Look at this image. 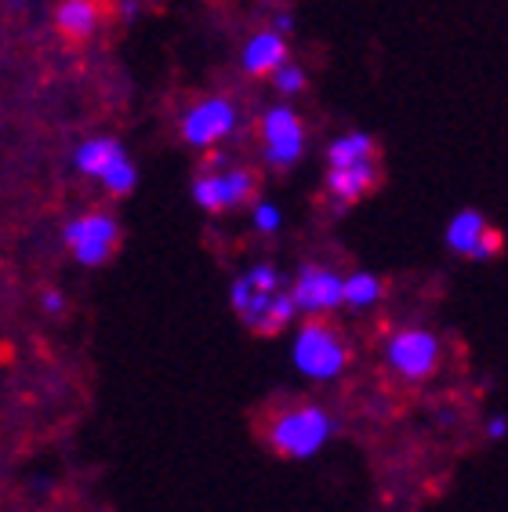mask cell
<instances>
[{"instance_id": "obj_24", "label": "cell", "mask_w": 508, "mask_h": 512, "mask_svg": "<svg viewBox=\"0 0 508 512\" xmlns=\"http://www.w3.org/2000/svg\"><path fill=\"white\" fill-rule=\"evenodd\" d=\"M273 30H280V33H284V37H287V33L294 30V19H291V15H287V11H280V15H276V19H273Z\"/></svg>"}, {"instance_id": "obj_5", "label": "cell", "mask_w": 508, "mask_h": 512, "mask_svg": "<svg viewBox=\"0 0 508 512\" xmlns=\"http://www.w3.org/2000/svg\"><path fill=\"white\" fill-rule=\"evenodd\" d=\"M262 138H265V157L273 168H291L302 160V149H305V128H302V117L294 113L287 102L280 106L265 109L262 117Z\"/></svg>"}, {"instance_id": "obj_18", "label": "cell", "mask_w": 508, "mask_h": 512, "mask_svg": "<svg viewBox=\"0 0 508 512\" xmlns=\"http://www.w3.org/2000/svg\"><path fill=\"white\" fill-rule=\"evenodd\" d=\"M98 182H102V186H106L113 197H127V193L135 189V182H138V171H135V164H131V160L120 157L117 164L106 171V175L98 178Z\"/></svg>"}, {"instance_id": "obj_17", "label": "cell", "mask_w": 508, "mask_h": 512, "mask_svg": "<svg viewBox=\"0 0 508 512\" xmlns=\"http://www.w3.org/2000/svg\"><path fill=\"white\" fill-rule=\"evenodd\" d=\"M294 313H298V302H294L291 291H276L273 306H269V316H265L262 327H258V335H280V331L294 320Z\"/></svg>"}, {"instance_id": "obj_4", "label": "cell", "mask_w": 508, "mask_h": 512, "mask_svg": "<svg viewBox=\"0 0 508 512\" xmlns=\"http://www.w3.org/2000/svg\"><path fill=\"white\" fill-rule=\"evenodd\" d=\"M236 128V106L225 95L200 99L186 117H182V142L193 149H211Z\"/></svg>"}, {"instance_id": "obj_15", "label": "cell", "mask_w": 508, "mask_h": 512, "mask_svg": "<svg viewBox=\"0 0 508 512\" xmlns=\"http://www.w3.org/2000/svg\"><path fill=\"white\" fill-rule=\"evenodd\" d=\"M55 22H59V30L66 37H91L98 26V8L95 0H62L59 11H55Z\"/></svg>"}, {"instance_id": "obj_23", "label": "cell", "mask_w": 508, "mask_h": 512, "mask_svg": "<svg viewBox=\"0 0 508 512\" xmlns=\"http://www.w3.org/2000/svg\"><path fill=\"white\" fill-rule=\"evenodd\" d=\"M120 19H124V22L138 19V0H120Z\"/></svg>"}, {"instance_id": "obj_7", "label": "cell", "mask_w": 508, "mask_h": 512, "mask_svg": "<svg viewBox=\"0 0 508 512\" xmlns=\"http://www.w3.org/2000/svg\"><path fill=\"white\" fill-rule=\"evenodd\" d=\"M291 295L302 313H309V316L331 313V309L345 306V280L323 266H302V273H298V280H294V287H291Z\"/></svg>"}, {"instance_id": "obj_25", "label": "cell", "mask_w": 508, "mask_h": 512, "mask_svg": "<svg viewBox=\"0 0 508 512\" xmlns=\"http://www.w3.org/2000/svg\"><path fill=\"white\" fill-rule=\"evenodd\" d=\"M505 418H494V422H490V436H494V440H498V436H505Z\"/></svg>"}, {"instance_id": "obj_3", "label": "cell", "mask_w": 508, "mask_h": 512, "mask_svg": "<svg viewBox=\"0 0 508 512\" xmlns=\"http://www.w3.org/2000/svg\"><path fill=\"white\" fill-rule=\"evenodd\" d=\"M117 240H120L117 218L106 215V211L80 215L66 226V247L73 251V258H77L80 266H102V262H109Z\"/></svg>"}, {"instance_id": "obj_21", "label": "cell", "mask_w": 508, "mask_h": 512, "mask_svg": "<svg viewBox=\"0 0 508 512\" xmlns=\"http://www.w3.org/2000/svg\"><path fill=\"white\" fill-rule=\"evenodd\" d=\"M501 244H505V237H501L498 229H487V237H483V244H479L476 258L483 262V258H494L501 251Z\"/></svg>"}, {"instance_id": "obj_16", "label": "cell", "mask_w": 508, "mask_h": 512, "mask_svg": "<svg viewBox=\"0 0 508 512\" xmlns=\"http://www.w3.org/2000/svg\"><path fill=\"white\" fill-rule=\"evenodd\" d=\"M381 291H385V284H381L374 273H352V276H345V306L367 309V306H374V302H378Z\"/></svg>"}, {"instance_id": "obj_14", "label": "cell", "mask_w": 508, "mask_h": 512, "mask_svg": "<svg viewBox=\"0 0 508 512\" xmlns=\"http://www.w3.org/2000/svg\"><path fill=\"white\" fill-rule=\"evenodd\" d=\"M363 160H374V138L367 131H345L327 146L331 168H349V164H363Z\"/></svg>"}, {"instance_id": "obj_9", "label": "cell", "mask_w": 508, "mask_h": 512, "mask_svg": "<svg viewBox=\"0 0 508 512\" xmlns=\"http://www.w3.org/2000/svg\"><path fill=\"white\" fill-rule=\"evenodd\" d=\"M284 62H287V37L280 30H273V26L254 33L244 44V51H240V66L251 77H273V69L284 66Z\"/></svg>"}, {"instance_id": "obj_12", "label": "cell", "mask_w": 508, "mask_h": 512, "mask_svg": "<svg viewBox=\"0 0 508 512\" xmlns=\"http://www.w3.org/2000/svg\"><path fill=\"white\" fill-rule=\"evenodd\" d=\"M120 157H127V153L117 138L98 135V138H88V142H80L77 153H73V168L88 178H102Z\"/></svg>"}, {"instance_id": "obj_10", "label": "cell", "mask_w": 508, "mask_h": 512, "mask_svg": "<svg viewBox=\"0 0 508 512\" xmlns=\"http://www.w3.org/2000/svg\"><path fill=\"white\" fill-rule=\"evenodd\" d=\"M378 182V160H363V164H349V168H331L327 171V193L334 197L338 211L367 197Z\"/></svg>"}, {"instance_id": "obj_1", "label": "cell", "mask_w": 508, "mask_h": 512, "mask_svg": "<svg viewBox=\"0 0 508 512\" xmlns=\"http://www.w3.org/2000/svg\"><path fill=\"white\" fill-rule=\"evenodd\" d=\"M327 436H331V418L320 407H291L269 422L265 440L284 458H309L320 451Z\"/></svg>"}, {"instance_id": "obj_8", "label": "cell", "mask_w": 508, "mask_h": 512, "mask_svg": "<svg viewBox=\"0 0 508 512\" xmlns=\"http://www.w3.org/2000/svg\"><path fill=\"white\" fill-rule=\"evenodd\" d=\"M254 193V178L240 168L229 171H204L193 182V200L204 211H229V207L244 204Z\"/></svg>"}, {"instance_id": "obj_2", "label": "cell", "mask_w": 508, "mask_h": 512, "mask_svg": "<svg viewBox=\"0 0 508 512\" xmlns=\"http://www.w3.org/2000/svg\"><path fill=\"white\" fill-rule=\"evenodd\" d=\"M294 364L302 367L309 378H334L342 375L349 364V345L342 342V335L323 320H309L298 331L294 342Z\"/></svg>"}, {"instance_id": "obj_22", "label": "cell", "mask_w": 508, "mask_h": 512, "mask_svg": "<svg viewBox=\"0 0 508 512\" xmlns=\"http://www.w3.org/2000/svg\"><path fill=\"white\" fill-rule=\"evenodd\" d=\"M40 306L48 309L51 316H59L62 309H66V298H62L59 291H44V295H40Z\"/></svg>"}, {"instance_id": "obj_11", "label": "cell", "mask_w": 508, "mask_h": 512, "mask_svg": "<svg viewBox=\"0 0 508 512\" xmlns=\"http://www.w3.org/2000/svg\"><path fill=\"white\" fill-rule=\"evenodd\" d=\"M229 298H233V309L240 313V320H244L251 331H258L262 327V320L269 316V306H273L276 291H265V287H258L251 280V273L236 276L233 291H229Z\"/></svg>"}, {"instance_id": "obj_13", "label": "cell", "mask_w": 508, "mask_h": 512, "mask_svg": "<svg viewBox=\"0 0 508 512\" xmlns=\"http://www.w3.org/2000/svg\"><path fill=\"white\" fill-rule=\"evenodd\" d=\"M487 218L479 215L476 207H465V211H458V215L450 218L447 226V247L450 251H458V255L465 258H476L479 244H483V237H487Z\"/></svg>"}, {"instance_id": "obj_6", "label": "cell", "mask_w": 508, "mask_h": 512, "mask_svg": "<svg viewBox=\"0 0 508 512\" xmlns=\"http://www.w3.org/2000/svg\"><path fill=\"white\" fill-rule=\"evenodd\" d=\"M385 356L403 378H429L440 364V338L432 331H421V327L400 331V335H392Z\"/></svg>"}, {"instance_id": "obj_19", "label": "cell", "mask_w": 508, "mask_h": 512, "mask_svg": "<svg viewBox=\"0 0 508 512\" xmlns=\"http://www.w3.org/2000/svg\"><path fill=\"white\" fill-rule=\"evenodd\" d=\"M273 88L276 95H284V99H294V95H302L305 88V69L294 66V62H284V66L273 69Z\"/></svg>"}, {"instance_id": "obj_20", "label": "cell", "mask_w": 508, "mask_h": 512, "mask_svg": "<svg viewBox=\"0 0 508 512\" xmlns=\"http://www.w3.org/2000/svg\"><path fill=\"white\" fill-rule=\"evenodd\" d=\"M280 222H284V218H280V207L276 204H254V229H258V233H276Z\"/></svg>"}]
</instances>
